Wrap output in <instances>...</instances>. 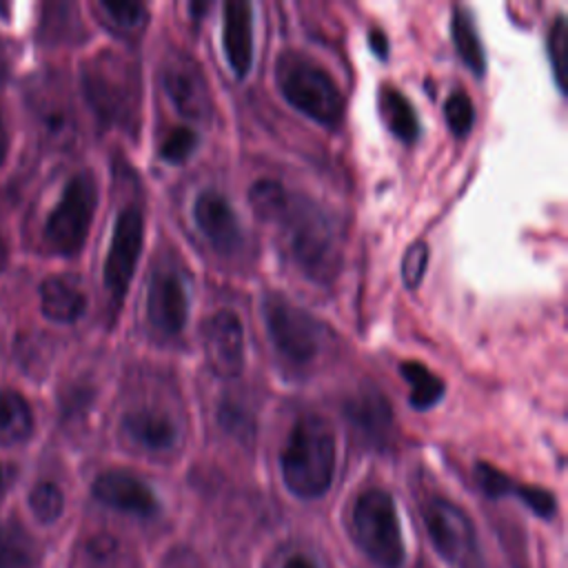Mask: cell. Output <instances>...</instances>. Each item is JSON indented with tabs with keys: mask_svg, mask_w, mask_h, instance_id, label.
<instances>
[{
	"mask_svg": "<svg viewBox=\"0 0 568 568\" xmlns=\"http://www.w3.org/2000/svg\"><path fill=\"white\" fill-rule=\"evenodd\" d=\"M284 229L286 246L297 268L315 284H331L342 268V242L335 220L315 202L291 195L275 222Z\"/></svg>",
	"mask_w": 568,
	"mask_h": 568,
	"instance_id": "cell-1",
	"label": "cell"
},
{
	"mask_svg": "<svg viewBox=\"0 0 568 568\" xmlns=\"http://www.w3.org/2000/svg\"><path fill=\"white\" fill-rule=\"evenodd\" d=\"M335 433L331 424L315 415H300L280 453L284 486L302 499L322 497L335 475Z\"/></svg>",
	"mask_w": 568,
	"mask_h": 568,
	"instance_id": "cell-2",
	"label": "cell"
},
{
	"mask_svg": "<svg viewBox=\"0 0 568 568\" xmlns=\"http://www.w3.org/2000/svg\"><path fill=\"white\" fill-rule=\"evenodd\" d=\"M82 91L104 126L133 131L140 120L142 82L135 62L104 49L82 64Z\"/></svg>",
	"mask_w": 568,
	"mask_h": 568,
	"instance_id": "cell-3",
	"label": "cell"
},
{
	"mask_svg": "<svg viewBox=\"0 0 568 568\" xmlns=\"http://www.w3.org/2000/svg\"><path fill=\"white\" fill-rule=\"evenodd\" d=\"M275 80L284 100L306 118L337 129L344 120V98L331 73L311 55L288 49L275 62Z\"/></svg>",
	"mask_w": 568,
	"mask_h": 568,
	"instance_id": "cell-4",
	"label": "cell"
},
{
	"mask_svg": "<svg viewBox=\"0 0 568 568\" xmlns=\"http://www.w3.org/2000/svg\"><path fill=\"white\" fill-rule=\"evenodd\" d=\"M351 535L357 548L379 568H399L406 559L395 501L382 488H368L355 499Z\"/></svg>",
	"mask_w": 568,
	"mask_h": 568,
	"instance_id": "cell-5",
	"label": "cell"
},
{
	"mask_svg": "<svg viewBox=\"0 0 568 568\" xmlns=\"http://www.w3.org/2000/svg\"><path fill=\"white\" fill-rule=\"evenodd\" d=\"M98 206V184L91 171H78L64 184L58 204L44 222V246L55 253L71 257L82 251L93 213Z\"/></svg>",
	"mask_w": 568,
	"mask_h": 568,
	"instance_id": "cell-6",
	"label": "cell"
},
{
	"mask_svg": "<svg viewBox=\"0 0 568 568\" xmlns=\"http://www.w3.org/2000/svg\"><path fill=\"white\" fill-rule=\"evenodd\" d=\"M264 322L277 353L293 366L311 364L322 351V324L280 293L264 297Z\"/></svg>",
	"mask_w": 568,
	"mask_h": 568,
	"instance_id": "cell-7",
	"label": "cell"
},
{
	"mask_svg": "<svg viewBox=\"0 0 568 568\" xmlns=\"http://www.w3.org/2000/svg\"><path fill=\"white\" fill-rule=\"evenodd\" d=\"M144 242V217L138 206H126L118 213L109 253L104 260V291L113 306L122 302L135 273Z\"/></svg>",
	"mask_w": 568,
	"mask_h": 568,
	"instance_id": "cell-8",
	"label": "cell"
},
{
	"mask_svg": "<svg viewBox=\"0 0 568 568\" xmlns=\"http://www.w3.org/2000/svg\"><path fill=\"white\" fill-rule=\"evenodd\" d=\"M424 524L435 550L453 561H464L475 550V526L464 508L444 497H430L424 504Z\"/></svg>",
	"mask_w": 568,
	"mask_h": 568,
	"instance_id": "cell-9",
	"label": "cell"
},
{
	"mask_svg": "<svg viewBox=\"0 0 568 568\" xmlns=\"http://www.w3.org/2000/svg\"><path fill=\"white\" fill-rule=\"evenodd\" d=\"M149 324L162 335H178L189 320V291L173 268H155L146 288Z\"/></svg>",
	"mask_w": 568,
	"mask_h": 568,
	"instance_id": "cell-10",
	"label": "cell"
},
{
	"mask_svg": "<svg viewBox=\"0 0 568 568\" xmlns=\"http://www.w3.org/2000/svg\"><path fill=\"white\" fill-rule=\"evenodd\" d=\"M202 344L209 366L220 377H237L244 368V326L229 311H215L202 326Z\"/></svg>",
	"mask_w": 568,
	"mask_h": 568,
	"instance_id": "cell-11",
	"label": "cell"
},
{
	"mask_svg": "<svg viewBox=\"0 0 568 568\" xmlns=\"http://www.w3.org/2000/svg\"><path fill=\"white\" fill-rule=\"evenodd\" d=\"M162 87L173 106L189 120H204L211 113V95L204 73L195 60L175 53L162 69Z\"/></svg>",
	"mask_w": 568,
	"mask_h": 568,
	"instance_id": "cell-12",
	"label": "cell"
},
{
	"mask_svg": "<svg viewBox=\"0 0 568 568\" xmlns=\"http://www.w3.org/2000/svg\"><path fill=\"white\" fill-rule=\"evenodd\" d=\"M344 415L362 442L384 446L390 439L395 415L388 397L379 388L364 386L355 390L344 404Z\"/></svg>",
	"mask_w": 568,
	"mask_h": 568,
	"instance_id": "cell-13",
	"label": "cell"
},
{
	"mask_svg": "<svg viewBox=\"0 0 568 568\" xmlns=\"http://www.w3.org/2000/svg\"><path fill=\"white\" fill-rule=\"evenodd\" d=\"M93 497L120 513L151 517L158 513V499L149 484L129 470H106L93 481Z\"/></svg>",
	"mask_w": 568,
	"mask_h": 568,
	"instance_id": "cell-14",
	"label": "cell"
},
{
	"mask_svg": "<svg viewBox=\"0 0 568 568\" xmlns=\"http://www.w3.org/2000/svg\"><path fill=\"white\" fill-rule=\"evenodd\" d=\"M193 220L209 244L220 253H233L242 244L237 213L217 191H202L193 204Z\"/></svg>",
	"mask_w": 568,
	"mask_h": 568,
	"instance_id": "cell-15",
	"label": "cell"
},
{
	"mask_svg": "<svg viewBox=\"0 0 568 568\" xmlns=\"http://www.w3.org/2000/svg\"><path fill=\"white\" fill-rule=\"evenodd\" d=\"M29 106L49 140L58 144H67L73 140V111L64 91L55 82L40 80L38 84H33L29 89Z\"/></svg>",
	"mask_w": 568,
	"mask_h": 568,
	"instance_id": "cell-16",
	"label": "cell"
},
{
	"mask_svg": "<svg viewBox=\"0 0 568 568\" xmlns=\"http://www.w3.org/2000/svg\"><path fill=\"white\" fill-rule=\"evenodd\" d=\"M222 44L237 78H244L253 62V7L244 0L224 2Z\"/></svg>",
	"mask_w": 568,
	"mask_h": 568,
	"instance_id": "cell-17",
	"label": "cell"
},
{
	"mask_svg": "<svg viewBox=\"0 0 568 568\" xmlns=\"http://www.w3.org/2000/svg\"><path fill=\"white\" fill-rule=\"evenodd\" d=\"M122 433L149 453H166L178 444L175 422L158 408H135L122 417Z\"/></svg>",
	"mask_w": 568,
	"mask_h": 568,
	"instance_id": "cell-18",
	"label": "cell"
},
{
	"mask_svg": "<svg viewBox=\"0 0 568 568\" xmlns=\"http://www.w3.org/2000/svg\"><path fill=\"white\" fill-rule=\"evenodd\" d=\"M40 308L58 324H73L87 311V295L73 275H49L40 284Z\"/></svg>",
	"mask_w": 568,
	"mask_h": 568,
	"instance_id": "cell-19",
	"label": "cell"
},
{
	"mask_svg": "<svg viewBox=\"0 0 568 568\" xmlns=\"http://www.w3.org/2000/svg\"><path fill=\"white\" fill-rule=\"evenodd\" d=\"M33 410L31 404L11 388H0V446H16L31 437Z\"/></svg>",
	"mask_w": 568,
	"mask_h": 568,
	"instance_id": "cell-20",
	"label": "cell"
},
{
	"mask_svg": "<svg viewBox=\"0 0 568 568\" xmlns=\"http://www.w3.org/2000/svg\"><path fill=\"white\" fill-rule=\"evenodd\" d=\"M42 550L20 524L0 526V568H38Z\"/></svg>",
	"mask_w": 568,
	"mask_h": 568,
	"instance_id": "cell-21",
	"label": "cell"
},
{
	"mask_svg": "<svg viewBox=\"0 0 568 568\" xmlns=\"http://www.w3.org/2000/svg\"><path fill=\"white\" fill-rule=\"evenodd\" d=\"M379 113L390 133L402 142H415L419 138V118L413 104L395 87H382Z\"/></svg>",
	"mask_w": 568,
	"mask_h": 568,
	"instance_id": "cell-22",
	"label": "cell"
},
{
	"mask_svg": "<svg viewBox=\"0 0 568 568\" xmlns=\"http://www.w3.org/2000/svg\"><path fill=\"white\" fill-rule=\"evenodd\" d=\"M84 38L80 16L73 4H47L40 18V40L44 44H73Z\"/></svg>",
	"mask_w": 568,
	"mask_h": 568,
	"instance_id": "cell-23",
	"label": "cell"
},
{
	"mask_svg": "<svg viewBox=\"0 0 568 568\" xmlns=\"http://www.w3.org/2000/svg\"><path fill=\"white\" fill-rule=\"evenodd\" d=\"M450 33H453V42L455 49L459 53V58L464 60V64L477 75L481 78L486 71V55H484V47L475 27V20L470 16L468 9L464 7H455L453 11V22H450Z\"/></svg>",
	"mask_w": 568,
	"mask_h": 568,
	"instance_id": "cell-24",
	"label": "cell"
},
{
	"mask_svg": "<svg viewBox=\"0 0 568 568\" xmlns=\"http://www.w3.org/2000/svg\"><path fill=\"white\" fill-rule=\"evenodd\" d=\"M399 373L410 384L408 402L415 410H426L444 397V382L422 362H415V359L402 362Z\"/></svg>",
	"mask_w": 568,
	"mask_h": 568,
	"instance_id": "cell-25",
	"label": "cell"
},
{
	"mask_svg": "<svg viewBox=\"0 0 568 568\" xmlns=\"http://www.w3.org/2000/svg\"><path fill=\"white\" fill-rule=\"evenodd\" d=\"M82 568H138V561L118 537L95 535L84 544Z\"/></svg>",
	"mask_w": 568,
	"mask_h": 568,
	"instance_id": "cell-26",
	"label": "cell"
},
{
	"mask_svg": "<svg viewBox=\"0 0 568 568\" xmlns=\"http://www.w3.org/2000/svg\"><path fill=\"white\" fill-rule=\"evenodd\" d=\"M288 200L291 193L277 180H257L248 189V204L253 213L264 222H277Z\"/></svg>",
	"mask_w": 568,
	"mask_h": 568,
	"instance_id": "cell-27",
	"label": "cell"
},
{
	"mask_svg": "<svg viewBox=\"0 0 568 568\" xmlns=\"http://www.w3.org/2000/svg\"><path fill=\"white\" fill-rule=\"evenodd\" d=\"M95 9L100 11L104 24H109L118 33L133 36V33H140L146 27L149 11L140 2H111V0H102V2L95 4Z\"/></svg>",
	"mask_w": 568,
	"mask_h": 568,
	"instance_id": "cell-28",
	"label": "cell"
},
{
	"mask_svg": "<svg viewBox=\"0 0 568 568\" xmlns=\"http://www.w3.org/2000/svg\"><path fill=\"white\" fill-rule=\"evenodd\" d=\"M29 508L33 517L42 524H53L64 510V495L58 484L40 481L29 493Z\"/></svg>",
	"mask_w": 568,
	"mask_h": 568,
	"instance_id": "cell-29",
	"label": "cell"
},
{
	"mask_svg": "<svg viewBox=\"0 0 568 568\" xmlns=\"http://www.w3.org/2000/svg\"><path fill=\"white\" fill-rule=\"evenodd\" d=\"M548 58L552 64L557 89L566 91V73H568V22L566 16H557L548 31Z\"/></svg>",
	"mask_w": 568,
	"mask_h": 568,
	"instance_id": "cell-30",
	"label": "cell"
},
{
	"mask_svg": "<svg viewBox=\"0 0 568 568\" xmlns=\"http://www.w3.org/2000/svg\"><path fill=\"white\" fill-rule=\"evenodd\" d=\"M217 419H220V426H222L229 435H233L235 439H240V442L253 439L255 419H253V413L248 410L246 404H242V402H237V399H224V402L220 404Z\"/></svg>",
	"mask_w": 568,
	"mask_h": 568,
	"instance_id": "cell-31",
	"label": "cell"
},
{
	"mask_svg": "<svg viewBox=\"0 0 568 568\" xmlns=\"http://www.w3.org/2000/svg\"><path fill=\"white\" fill-rule=\"evenodd\" d=\"M444 118L457 138H464L475 122V109L464 91H453L444 102Z\"/></svg>",
	"mask_w": 568,
	"mask_h": 568,
	"instance_id": "cell-32",
	"label": "cell"
},
{
	"mask_svg": "<svg viewBox=\"0 0 568 568\" xmlns=\"http://www.w3.org/2000/svg\"><path fill=\"white\" fill-rule=\"evenodd\" d=\"M197 144V135L193 129L189 126H175L169 131V135L162 140L160 144V155L164 162H171V164H180L184 162L193 149Z\"/></svg>",
	"mask_w": 568,
	"mask_h": 568,
	"instance_id": "cell-33",
	"label": "cell"
},
{
	"mask_svg": "<svg viewBox=\"0 0 568 568\" xmlns=\"http://www.w3.org/2000/svg\"><path fill=\"white\" fill-rule=\"evenodd\" d=\"M475 479L481 486V490L490 497H504V495H515L519 484L510 479L506 473L499 468L490 466L488 462H477L475 464Z\"/></svg>",
	"mask_w": 568,
	"mask_h": 568,
	"instance_id": "cell-34",
	"label": "cell"
},
{
	"mask_svg": "<svg viewBox=\"0 0 568 568\" xmlns=\"http://www.w3.org/2000/svg\"><path fill=\"white\" fill-rule=\"evenodd\" d=\"M428 244L426 242H415L408 246V251L404 253L402 260V280L406 284V288H417L424 280L426 273V264H428Z\"/></svg>",
	"mask_w": 568,
	"mask_h": 568,
	"instance_id": "cell-35",
	"label": "cell"
},
{
	"mask_svg": "<svg viewBox=\"0 0 568 568\" xmlns=\"http://www.w3.org/2000/svg\"><path fill=\"white\" fill-rule=\"evenodd\" d=\"M515 497H519L535 515H539L544 519H550L555 515V510H557L552 493H548V490H544L539 486H524V484H519Z\"/></svg>",
	"mask_w": 568,
	"mask_h": 568,
	"instance_id": "cell-36",
	"label": "cell"
},
{
	"mask_svg": "<svg viewBox=\"0 0 568 568\" xmlns=\"http://www.w3.org/2000/svg\"><path fill=\"white\" fill-rule=\"evenodd\" d=\"M368 44H371V49H373L375 55L386 58V53H388V42H386L384 33H382L379 29H375V31L368 33Z\"/></svg>",
	"mask_w": 568,
	"mask_h": 568,
	"instance_id": "cell-37",
	"label": "cell"
},
{
	"mask_svg": "<svg viewBox=\"0 0 568 568\" xmlns=\"http://www.w3.org/2000/svg\"><path fill=\"white\" fill-rule=\"evenodd\" d=\"M7 151H9V133H7L4 120H2V115H0V166H2L4 160H7Z\"/></svg>",
	"mask_w": 568,
	"mask_h": 568,
	"instance_id": "cell-38",
	"label": "cell"
},
{
	"mask_svg": "<svg viewBox=\"0 0 568 568\" xmlns=\"http://www.w3.org/2000/svg\"><path fill=\"white\" fill-rule=\"evenodd\" d=\"M284 568H317V566L308 557H304V555H293L291 559H286Z\"/></svg>",
	"mask_w": 568,
	"mask_h": 568,
	"instance_id": "cell-39",
	"label": "cell"
},
{
	"mask_svg": "<svg viewBox=\"0 0 568 568\" xmlns=\"http://www.w3.org/2000/svg\"><path fill=\"white\" fill-rule=\"evenodd\" d=\"M7 262H9V246H7V242H4V237L0 233V273L4 271Z\"/></svg>",
	"mask_w": 568,
	"mask_h": 568,
	"instance_id": "cell-40",
	"label": "cell"
},
{
	"mask_svg": "<svg viewBox=\"0 0 568 568\" xmlns=\"http://www.w3.org/2000/svg\"><path fill=\"white\" fill-rule=\"evenodd\" d=\"M7 47H4V42L0 40V75L4 73V69H7Z\"/></svg>",
	"mask_w": 568,
	"mask_h": 568,
	"instance_id": "cell-41",
	"label": "cell"
},
{
	"mask_svg": "<svg viewBox=\"0 0 568 568\" xmlns=\"http://www.w3.org/2000/svg\"><path fill=\"white\" fill-rule=\"evenodd\" d=\"M2 488H4V477H2V468H0V495H2Z\"/></svg>",
	"mask_w": 568,
	"mask_h": 568,
	"instance_id": "cell-42",
	"label": "cell"
}]
</instances>
